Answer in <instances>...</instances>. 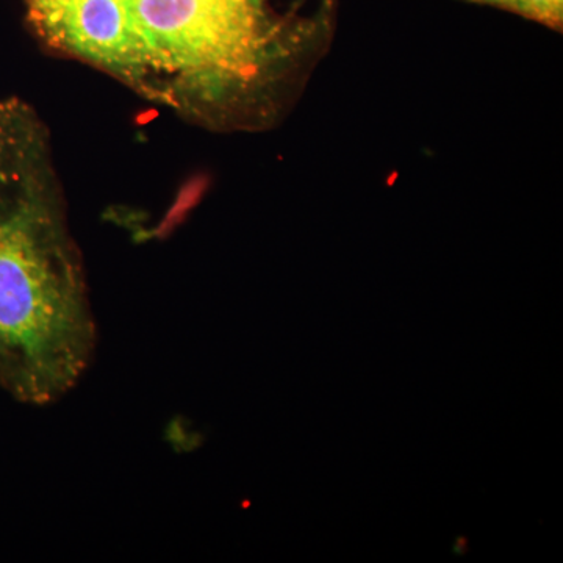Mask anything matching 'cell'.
Returning <instances> with one entry per match:
<instances>
[{
  "mask_svg": "<svg viewBox=\"0 0 563 563\" xmlns=\"http://www.w3.org/2000/svg\"><path fill=\"white\" fill-rule=\"evenodd\" d=\"M98 325L49 131L32 106L0 99V387L60 401L90 369Z\"/></svg>",
  "mask_w": 563,
  "mask_h": 563,
  "instance_id": "obj_1",
  "label": "cell"
},
{
  "mask_svg": "<svg viewBox=\"0 0 563 563\" xmlns=\"http://www.w3.org/2000/svg\"><path fill=\"white\" fill-rule=\"evenodd\" d=\"M135 91L213 131L279 120L328 51L333 0H125Z\"/></svg>",
  "mask_w": 563,
  "mask_h": 563,
  "instance_id": "obj_2",
  "label": "cell"
},
{
  "mask_svg": "<svg viewBox=\"0 0 563 563\" xmlns=\"http://www.w3.org/2000/svg\"><path fill=\"white\" fill-rule=\"evenodd\" d=\"M29 27L51 51L101 69L135 91L139 55L125 0H22Z\"/></svg>",
  "mask_w": 563,
  "mask_h": 563,
  "instance_id": "obj_3",
  "label": "cell"
},
{
  "mask_svg": "<svg viewBox=\"0 0 563 563\" xmlns=\"http://www.w3.org/2000/svg\"><path fill=\"white\" fill-rule=\"evenodd\" d=\"M472 2L488 3V5L499 7L506 10L507 0H472Z\"/></svg>",
  "mask_w": 563,
  "mask_h": 563,
  "instance_id": "obj_4",
  "label": "cell"
}]
</instances>
